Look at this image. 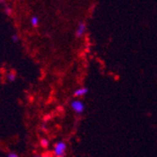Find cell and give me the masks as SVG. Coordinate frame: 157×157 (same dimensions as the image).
<instances>
[{
	"label": "cell",
	"mask_w": 157,
	"mask_h": 157,
	"mask_svg": "<svg viewBox=\"0 0 157 157\" xmlns=\"http://www.w3.org/2000/svg\"><path fill=\"white\" fill-rule=\"evenodd\" d=\"M34 157H44L42 155H40V154H37V155H35Z\"/></svg>",
	"instance_id": "obj_12"
},
{
	"label": "cell",
	"mask_w": 157,
	"mask_h": 157,
	"mask_svg": "<svg viewBox=\"0 0 157 157\" xmlns=\"http://www.w3.org/2000/svg\"><path fill=\"white\" fill-rule=\"evenodd\" d=\"M40 147H41V148L47 149V148L49 147V145H50V141H49V139H48V138L44 137V138H41V139L40 140Z\"/></svg>",
	"instance_id": "obj_6"
},
{
	"label": "cell",
	"mask_w": 157,
	"mask_h": 157,
	"mask_svg": "<svg viewBox=\"0 0 157 157\" xmlns=\"http://www.w3.org/2000/svg\"><path fill=\"white\" fill-rule=\"evenodd\" d=\"M10 40H11V41H12V42H18V41H19V40H20L19 35H18V34H13V35H11Z\"/></svg>",
	"instance_id": "obj_9"
},
{
	"label": "cell",
	"mask_w": 157,
	"mask_h": 157,
	"mask_svg": "<svg viewBox=\"0 0 157 157\" xmlns=\"http://www.w3.org/2000/svg\"><path fill=\"white\" fill-rule=\"evenodd\" d=\"M40 128H41V129H42V130H44V131L47 130V127H46V124H42Z\"/></svg>",
	"instance_id": "obj_11"
},
{
	"label": "cell",
	"mask_w": 157,
	"mask_h": 157,
	"mask_svg": "<svg viewBox=\"0 0 157 157\" xmlns=\"http://www.w3.org/2000/svg\"><path fill=\"white\" fill-rule=\"evenodd\" d=\"M16 73L15 72H13V71H10V72H9L7 74V80H9L10 82H14L16 80Z\"/></svg>",
	"instance_id": "obj_7"
},
{
	"label": "cell",
	"mask_w": 157,
	"mask_h": 157,
	"mask_svg": "<svg viewBox=\"0 0 157 157\" xmlns=\"http://www.w3.org/2000/svg\"><path fill=\"white\" fill-rule=\"evenodd\" d=\"M30 25L33 27H37L40 25V18L37 15H32L30 17Z\"/></svg>",
	"instance_id": "obj_5"
},
{
	"label": "cell",
	"mask_w": 157,
	"mask_h": 157,
	"mask_svg": "<svg viewBox=\"0 0 157 157\" xmlns=\"http://www.w3.org/2000/svg\"><path fill=\"white\" fill-rule=\"evenodd\" d=\"M88 93H89V89L87 87H80L74 91V96L75 98H81L86 96Z\"/></svg>",
	"instance_id": "obj_4"
},
{
	"label": "cell",
	"mask_w": 157,
	"mask_h": 157,
	"mask_svg": "<svg viewBox=\"0 0 157 157\" xmlns=\"http://www.w3.org/2000/svg\"><path fill=\"white\" fill-rule=\"evenodd\" d=\"M7 157H20V155L15 151H10V152H8Z\"/></svg>",
	"instance_id": "obj_10"
},
{
	"label": "cell",
	"mask_w": 157,
	"mask_h": 157,
	"mask_svg": "<svg viewBox=\"0 0 157 157\" xmlns=\"http://www.w3.org/2000/svg\"><path fill=\"white\" fill-rule=\"evenodd\" d=\"M71 108L73 109V111L76 114V115H82L85 111V104L83 101L79 99H75L73 100L70 104Z\"/></svg>",
	"instance_id": "obj_2"
},
{
	"label": "cell",
	"mask_w": 157,
	"mask_h": 157,
	"mask_svg": "<svg viewBox=\"0 0 157 157\" xmlns=\"http://www.w3.org/2000/svg\"><path fill=\"white\" fill-rule=\"evenodd\" d=\"M3 11L7 16H11L12 13H13V9L10 5H5L3 8Z\"/></svg>",
	"instance_id": "obj_8"
},
{
	"label": "cell",
	"mask_w": 157,
	"mask_h": 157,
	"mask_svg": "<svg viewBox=\"0 0 157 157\" xmlns=\"http://www.w3.org/2000/svg\"><path fill=\"white\" fill-rule=\"evenodd\" d=\"M67 152V143L63 140L56 142L53 148V154L55 157H64Z\"/></svg>",
	"instance_id": "obj_1"
},
{
	"label": "cell",
	"mask_w": 157,
	"mask_h": 157,
	"mask_svg": "<svg viewBox=\"0 0 157 157\" xmlns=\"http://www.w3.org/2000/svg\"><path fill=\"white\" fill-rule=\"evenodd\" d=\"M87 24H86L85 22L81 21L77 24V26H76V29H75V38L77 39H80L82 38L86 32H87Z\"/></svg>",
	"instance_id": "obj_3"
}]
</instances>
